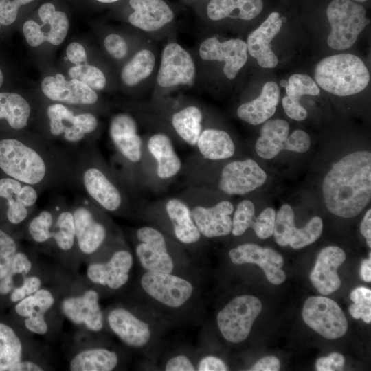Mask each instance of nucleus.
<instances>
[{"label": "nucleus", "mask_w": 371, "mask_h": 371, "mask_svg": "<svg viewBox=\"0 0 371 371\" xmlns=\"http://www.w3.org/2000/svg\"><path fill=\"white\" fill-rule=\"evenodd\" d=\"M25 228L26 236L37 251L53 257L65 269L78 272L81 262L71 207L58 203L44 209L32 215Z\"/></svg>", "instance_id": "obj_3"}, {"label": "nucleus", "mask_w": 371, "mask_h": 371, "mask_svg": "<svg viewBox=\"0 0 371 371\" xmlns=\"http://www.w3.org/2000/svg\"><path fill=\"white\" fill-rule=\"evenodd\" d=\"M61 268L58 264L56 267H51L40 262L25 277L23 282L12 291L8 297L10 302L14 304L34 293L45 285L52 282L58 276Z\"/></svg>", "instance_id": "obj_40"}, {"label": "nucleus", "mask_w": 371, "mask_h": 371, "mask_svg": "<svg viewBox=\"0 0 371 371\" xmlns=\"http://www.w3.org/2000/svg\"><path fill=\"white\" fill-rule=\"evenodd\" d=\"M109 135L118 153L128 161L136 164L142 156V139L135 119L126 113L114 115L109 124Z\"/></svg>", "instance_id": "obj_25"}, {"label": "nucleus", "mask_w": 371, "mask_h": 371, "mask_svg": "<svg viewBox=\"0 0 371 371\" xmlns=\"http://www.w3.org/2000/svg\"><path fill=\"white\" fill-rule=\"evenodd\" d=\"M3 76L2 71H1V70L0 69V87L3 84Z\"/></svg>", "instance_id": "obj_62"}, {"label": "nucleus", "mask_w": 371, "mask_h": 371, "mask_svg": "<svg viewBox=\"0 0 371 371\" xmlns=\"http://www.w3.org/2000/svg\"><path fill=\"white\" fill-rule=\"evenodd\" d=\"M106 330L115 335L126 346L134 350L146 348L153 338L150 324L131 308L113 305L104 310Z\"/></svg>", "instance_id": "obj_16"}, {"label": "nucleus", "mask_w": 371, "mask_h": 371, "mask_svg": "<svg viewBox=\"0 0 371 371\" xmlns=\"http://www.w3.org/2000/svg\"><path fill=\"white\" fill-rule=\"evenodd\" d=\"M344 357L338 352H332L328 357L319 358L315 363L317 370H342L345 364Z\"/></svg>", "instance_id": "obj_54"}, {"label": "nucleus", "mask_w": 371, "mask_h": 371, "mask_svg": "<svg viewBox=\"0 0 371 371\" xmlns=\"http://www.w3.org/2000/svg\"><path fill=\"white\" fill-rule=\"evenodd\" d=\"M32 335H22L8 324L0 322V371H11L23 360L46 357Z\"/></svg>", "instance_id": "obj_22"}, {"label": "nucleus", "mask_w": 371, "mask_h": 371, "mask_svg": "<svg viewBox=\"0 0 371 371\" xmlns=\"http://www.w3.org/2000/svg\"><path fill=\"white\" fill-rule=\"evenodd\" d=\"M30 116L31 106L23 97L14 93H0V120H5L12 129L26 127Z\"/></svg>", "instance_id": "obj_41"}, {"label": "nucleus", "mask_w": 371, "mask_h": 371, "mask_svg": "<svg viewBox=\"0 0 371 371\" xmlns=\"http://www.w3.org/2000/svg\"><path fill=\"white\" fill-rule=\"evenodd\" d=\"M139 284L150 299L171 309L185 306L194 294V285L190 281L172 273L145 271Z\"/></svg>", "instance_id": "obj_15"}, {"label": "nucleus", "mask_w": 371, "mask_h": 371, "mask_svg": "<svg viewBox=\"0 0 371 371\" xmlns=\"http://www.w3.org/2000/svg\"><path fill=\"white\" fill-rule=\"evenodd\" d=\"M129 5L133 12L128 22L147 34L162 30L175 19L174 12L164 0H129Z\"/></svg>", "instance_id": "obj_27"}, {"label": "nucleus", "mask_w": 371, "mask_h": 371, "mask_svg": "<svg viewBox=\"0 0 371 371\" xmlns=\"http://www.w3.org/2000/svg\"><path fill=\"white\" fill-rule=\"evenodd\" d=\"M355 1H358V2H363V1H366L367 0H354Z\"/></svg>", "instance_id": "obj_63"}, {"label": "nucleus", "mask_w": 371, "mask_h": 371, "mask_svg": "<svg viewBox=\"0 0 371 371\" xmlns=\"http://www.w3.org/2000/svg\"><path fill=\"white\" fill-rule=\"evenodd\" d=\"M41 90L49 100L69 105H93L97 103L96 92L76 79L66 80L60 74L46 76L41 82Z\"/></svg>", "instance_id": "obj_24"}, {"label": "nucleus", "mask_w": 371, "mask_h": 371, "mask_svg": "<svg viewBox=\"0 0 371 371\" xmlns=\"http://www.w3.org/2000/svg\"><path fill=\"white\" fill-rule=\"evenodd\" d=\"M280 368L279 359L274 356H267L258 360L249 370L278 371Z\"/></svg>", "instance_id": "obj_58"}, {"label": "nucleus", "mask_w": 371, "mask_h": 371, "mask_svg": "<svg viewBox=\"0 0 371 371\" xmlns=\"http://www.w3.org/2000/svg\"><path fill=\"white\" fill-rule=\"evenodd\" d=\"M65 270L62 267L55 280L14 304V313L29 335L53 339L60 333L65 317L60 300Z\"/></svg>", "instance_id": "obj_4"}, {"label": "nucleus", "mask_w": 371, "mask_h": 371, "mask_svg": "<svg viewBox=\"0 0 371 371\" xmlns=\"http://www.w3.org/2000/svg\"><path fill=\"white\" fill-rule=\"evenodd\" d=\"M311 146L309 135L300 129L295 130L289 137L286 150L296 153H304Z\"/></svg>", "instance_id": "obj_52"}, {"label": "nucleus", "mask_w": 371, "mask_h": 371, "mask_svg": "<svg viewBox=\"0 0 371 371\" xmlns=\"http://www.w3.org/2000/svg\"><path fill=\"white\" fill-rule=\"evenodd\" d=\"M246 42L240 38L224 41L216 36L203 40L198 48L199 58L204 62L223 63V71L229 80H234L248 59Z\"/></svg>", "instance_id": "obj_19"}, {"label": "nucleus", "mask_w": 371, "mask_h": 371, "mask_svg": "<svg viewBox=\"0 0 371 371\" xmlns=\"http://www.w3.org/2000/svg\"><path fill=\"white\" fill-rule=\"evenodd\" d=\"M289 124L282 119L266 121L256 142V151L262 158L271 159L286 150Z\"/></svg>", "instance_id": "obj_33"}, {"label": "nucleus", "mask_w": 371, "mask_h": 371, "mask_svg": "<svg viewBox=\"0 0 371 371\" xmlns=\"http://www.w3.org/2000/svg\"><path fill=\"white\" fill-rule=\"evenodd\" d=\"M80 262L87 264L106 256L116 246L112 244L109 222L92 201L76 202L71 207Z\"/></svg>", "instance_id": "obj_6"}, {"label": "nucleus", "mask_w": 371, "mask_h": 371, "mask_svg": "<svg viewBox=\"0 0 371 371\" xmlns=\"http://www.w3.org/2000/svg\"><path fill=\"white\" fill-rule=\"evenodd\" d=\"M285 87L286 95L297 100L305 95H318L320 91L317 83L313 78L304 74H295L291 76Z\"/></svg>", "instance_id": "obj_45"}, {"label": "nucleus", "mask_w": 371, "mask_h": 371, "mask_svg": "<svg viewBox=\"0 0 371 371\" xmlns=\"http://www.w3.org/2000/svg\"><path fill=\"white\" fill-rule=\"evenodd\" d=\"M276 215L273 208L267 207L256 217L251 228L258 238L265 239L273 235Z\"/></svg>", "instance_id": "obj_49"}, {"label": "nucleus", "mask_w": 371, "mask_h": 371, "mask_svg": "<svg viewBox=\"0 0 371 371\" xmlns=\"http://www.w3.org/2000/svg\"><path fill=\"white\" fill-rule=\"evenodd\" d=\"M99 2L104 3H111L116 2L119 0H97Z\"/></svg>", "instance_id": "obj_61"}, {"label": "nucleus", "mask_w": 371, "mask_h": 371, "mask_svg": "<svg viewBox=\"0 0 371 371\" xmlns=\"http://www.w3.org/2000/svg\"><path fill=\"white\" fill-rule=\"evenodd\" d=\"M196 145L204 158L213 161L229 158L235 153V145L230 135L221 129L203 130Z\"/></svg>", "instance_id": "obj_37"}, {"label": "nucleus", "mask_w": 371, "mask_h": 371, "mask_svg": "<svg viewBox=\"0 0 371 371\" xmlns=\"http://www.w3.org/2000/svg\"><path fill=\"white\" fill-rule=\"evenodd\" d=\"M157 64L155 52L147 47L142 48L123 66L121 80L127 87L139 85L152 76Z\"/></svg>", "instance_id": "obj_36"}, {"label": "nucleus", "mask_w": 371, "mask_h": 371, "mask_svg": "<svg viewBox=\"0 0 371 371\" xmlns=\"http://www.w3.org/2000/svg\"><path fill=\"white\" fill-rule=\"evenodd\" d=\"M283 19L277 12L271 13L247 38L248 53L263 68L271 69L278 65V57L271 49L270 43L280 31Z\"/></svg>", "instance_id": "obj_26"}, {"label": "nucleus", "mask_w": 371, "mask_h": 371, "mask_svg": "<svg viewBox=\"0 0 371 371\" xmlns=\"http://www.w3.org/2000/svg\"><path fill=\"white\" fill-rule=\"evenodd\" d=\"M322 191L325 204L333 214L352 218L371 198V153H351L333 164L325 176Z\"/></svg>", "instance_id": "obj_2"}, {"label": "nucleus", "mask_w": 371, "mask_h": 371, "mask_svg": "<svg viewBox=\"0 0 371 371\" xmlns=\"http://www.w3.org/2000/svg\"><path fill=\"white\" fill-rule=\"evenodd\" d=\"M76 157L48 142L0 139V170L38 190L74 182Z\"/></svg>", "instance_id": "obj_1"}, {"label": "nucleus", "mask_w": 371, "mask_h": 371, "mask_svg": "<svg viewBox=\"0 0 371 371\" xmlns=\"http://www.w3.org/2000/svg\"><path fill=\"white\" fill-rule=\"evenodd\" d=\"M345 260V252L336 246H328L319 253L310 280L319 293L328 295L339 289L341 280L337 269Z\"/></svg>", "instance_id": "obj_28"}, {"label": "nucleus", "mask_w": 371, "mask_h": 371, "mask_svg": "<svg viewBox=\"0 0 371 371\" xmlns=\"http://www.w3.org/2000/svg\"><path fill=\"white\" fill-rule=\"evenodd\" d=\"M304 322L313 330L328 339L344 336L348 322L344 311L333 300L324 296H312L304 302Z\"/></svg>", "instance_id": "obj_17"}, {"label": "nucleus", "mask_w": 371, "mask_h": 371, "mask_svg": "<svg viewBox=\"0 0 371 371\" xmlns=\"http://www.w3.org/2000/svg\"><path fill=\"white\" fill-rule=\"evenodd\" d=\"M266 179L265 172L254 160L234 161L223 168L218 187L229 195H244L261 187Z\"/></svg>", "instance_id": "obj_21"}, {"label": "nucleus", "mask_w": 371, "mask_h": 371, "mask_svg": "<svg viewBox=\"0 0 371 371\" xmlns=\"http://www.w3.org/2000/svg\"><path fill=\"white\" fill-rule=\"evenodd\" d=\"M295 227V215L293 208L284 204L276 215L273 236L278 245H289L292 230Z\"/></svg>", "instance_id": "obj_43"}, {"label": "nucleus", "mask_w": 371, "mask_h": 371, "mask_svg": "<svg viewBox=\"0 0 371 371\" xmlns=\"http://www.w3.org/2000/svg\"><path fill=\"white\" fill-rule=\"evenodd\" d=\"M137 243L135 246L137 260L145 271L171 273L175 262L170 255L166 238L158 229L142 226L135 232Z\"/></svg>", "instance_id": "obj_18"}, {"label": "nucleus", "mask_w": 371, "mask_h": 371, "mask_svg": "<svg viewBox=\"0 0 371 371\" xmlns=\"http://www.w3.org/2000/svg\"><path fill=\"white\" fill-rule=\"evenodd\" d=\"M360 232L366 238L367 245L371 247V210L369 209L364 215L361 223Z\"/></svg>", "instance_id": "obj_59"}, {"label": "nucleus", "mask_w": 371, "mask_h": 371, "mask_svg": "<svg viewBox=\"0 0 371 371\" xmlns=\"http://www.w3.org/2000/svg\"><path fill=\"white\" fill-rule=\"evenodd\" d=\"M67 58L75 65L87 63V54L84 47L77 43H70L66 49Z\"/></svg>", "instance_id": "obj_57"}, {"label": "nucleus", "mask_w": 371, "mask_h": 371, "mask_svg": "<svg viewBox=\"0 0 371 371\" xmlns=\"http://www.w3.org/2000/svg\"><path fill=\"white\" fill-rule=\"evenodd\" d=\"M255 207L249 200H243L238 203L232 218V233L238 236L251 227L255 221Z\"/></svg>", "instance_id": "obj_48"}, {"label": "nucleus", "mask_w": 371, "mask_h": 371, "mask_svg": "<svg viewBox=\"0 0 371 371\" xmlns=\"http://www.w3.org/2000/svg\"><path fill=\"white\" fill-rule=\"evenodd\" d=\"M23 183L6 176L0 178V198L5 201L7 220L14 225H26L32 216L33 211L24 205L21 198Z\"/></svg>", "instance_id": "obj_35"}, {"label": "nucleus", "mask_w": 371, "mask_h": 371, "mask_svg": "<svg viewBox=\"0 0 371 371\" xmlns=\"http://www.w3.org/2000/svg\"><path fill=\"white\" fill-rule=\"evenodd\" d=\"M100 294L78 272L66 269L62 279L60 306L65 319L78 330L102 334L106 330Z\"/></svg>", "instance_id": "obj_5"}, {"label": "nucleus", "mask_w": 371, "mask_h": 371, "mask_svg": "<svg viewBox=\"0 0 371 371\" xmlns=\"http://www.w3.org/2000/svg\"><path fill=\"white\" fill-rule=\"evenodd\" d=\"M279 100L278 85L274 82H267L263 85L260 95L240 104L236 114L240 120L251 125L262 124L275 113Z\"/></svg>", "instance_id": "obj_30"}, {"label": "nucleus", "mask_w": 371, "mask_h": 371, "mask_svg": "<svg viewBox=\"0 0 371 371\" xmlns=\"http://www.w3.org/2000/svg\"><path fill=\"white\" fill-rule=\"evenodd\" d=\"M147 147L157 161V175L160 179H170L180 171L181 161L168 135L164 133L152 135L148 140Z\"/></svg>", "instance_id": "obj_32"}, {"label": "nucleus", "mask_w": 371, "mask_h": 371, "mask_svg": "<svg viewBox=\"0 0 371 371\" xmlns=\"http://www.w3.org/2000/svg\"><path fill=\"white\" fill-rule=\"evenodd\" d=\"M101 335L78 329L67 358L68 370L113 371L122 367L123 355L104 341Z\"/></svg>", "instance_id": "obj_10"}, {"label": "nucleus", "mask_w": 371, "mask_h": 371, "mask_svg": "<svg viewBox=\"0 0 371 371\" xmlns=\"http://www.w3.org/2000/svg\"><path fill=\"white\" fill-rule=\"evenodd\" d=\"M166 214L172 224L175 238L181 243L190 245L198 242L201 234L191 214V210L182 200L169 199L166 204Z\"/></svg>", "instance_id": "obj_34"}, {"label": "nucleus", "mask_w": 371, "mask_h": 371, "mask_svg": "<svg viewBox=\"0 0 371 371\" xmlns=\"http://www.w3.org/2000/svg\"><path fill=\"white\" fill-rule=\"evenodd\" d=\"M229 257L236 265L251 263L258 265L265 272L267 280L273 284H280L286 279V274L281 269L284 259L273 249L262 248L253 243H245L230 249Z\"/></svg>", "instance_id": "obj_23"}, {"label": "nucleus", "mask_w": 371, "mask_h": 371, "mask_svg": "<svg viewBox=\"0 0 371 371\" xmlns=\"http://www.w3.org/2000/svg\"><path fill=\"white\" fill-rule=\"evenodd\" d=\"M326 14L331 27L327 43L336 50L351 47L368 23L365 8L351 0L332 1Z\"/></svg>", "instance_id": "obj_12"}, {"label": "nucleus", "mask_w": 371, "mask_h": 371, "mask_svg": "<svg viewBox=\"0 0 371 371\" xmlns=\"http://www.w3.org/2000/svg\"><path fill=\"white\" fill-rule=\"evenodd\" d=\"M354 304L350 306L349 313L355 319H361L366 323L371 322V291L359 286L350 293Z\"/></svg>", "instance_id": "obj_46"}, {"label": "nucleus", "mask_w": 371, "mask_h": 371, "mask_svg": "<svg viewBox=\"0 0 371 371\" xmlns=\"http://www.w3.org/2000/svg\"><path fill=\"white\" fill-rule=\"evenodd\" d=\"M42 22L39 25L34 20L23 24V32L27 43L37 47L45 41L58 45L65 40L69 30V21L64 12L56 10L52 3H45L38 9Z\"/></svg>", "instance_id": "obj_20"}, {"label": "nucleus", "mask_w": 371, "mask_h": 371, "mask_svg": "<svg viewBox=\"0 0 371 371\" xmlns=\"http://www.w3.org/2000/svg\"><path fill=\"white\" fill-rule=\"evenodd\" d=\"M322 231V218L315 216L304 227H293L289 245L295 249L305 247L315 242L320 237Z\"/></svg>", "instance_id": "obj_42"}, {"label": "nucleus", "mask_w": 371, "mask_h": 371, "mask_svg": "<svg viewBox=\"0 0 371 371\" xmlns=\"http://www.w3.org/2000/svg\"><path fill=\"white\" fill-rule=\"evenodd\" d=\"M166 371H195L196 365L186 355L180 354L170 357L164 366Z\"/></svg>", "instance_id": "obj_55"}, {"label": "nucleus", "mask_w": 371, "mask_h": 371, "mask_svg": "<svg viewBox=\"0 0 371 371\" xmlns=\"http://www.w3.org/2000/svg\"><path fill=\"white\" fill-rule=\"evenodd\" d=\"M233 211L231 202L222 201L210 207L196 206L191 210V214L201 235L211 238L231 233Z\"/></svg>", "instance_id": "obj_29"}, {"label": "nucleus", "mask_w": 371, "mask_h": 371, "mask_svg": "<svg viewBox=\"0 0 371 371\" xmlns=\"http://www.w3.org/2000/svg\"><path fill=\"white\" fill-rule=\"evenodd\" d=\"M46 115L50 137L63 144L62 149L64 151L77 156L88 149L82 144L85 145L87 137L95 132L98 126V120L93 114H76L63 104L54 103L47 106Z\"/></svg>", "instance_id": "obj_9"}, {"label": "nucleus", "mask_w": 371, "mask_h": 371, "mask_svg": "<svg viewBox=\"0 0 371 371\" xmlns=\"http://www.w3.org/2000/svg\"><path fill=\"white\" fill-rule=\"evenodd\" d=\"M19 245L16 239L0 228V280L10 272Z\"/></svg>", "instance_id": "obj_47"}, {"label": "nucleus", "mask_w": 371, "mask_h": 371, "mask_svg": "<svg viewBox=\"0 0 371 371\" xmlns=\"http://www.w3.org/2000/svg\"><path fill=\"white\" fill-rule=\"evenodd\" d=\"M262 8V0H210L206 14L212 21L227 18L249 21L256 18Z\"/></svg>", "instance_id": "obj_31"}, {"label": "nucleus", "mask_w": 371, "mask_h": 371, "mask_svg": "<svg viewBox=\"0 0 371 371\" xmlns=\"http://www.w3.org/2000/svg\"><path fill=\"white\" fill-rule=\"evenodd\" d=\"M104 46L107 53L117 60L124 59L128 53L126 40L117 34H108L104 40Z\"/></svg>", "instance_id": "obj_50"}, {"label": "nucleus", "mask_w": 371, "mask_h": 371, "mask_svg": "<svg viewBox=\"0 0 371 371\" xmlns=\"http://www.w3.org/2000/svg\"><path fill=\"white\" fill-rule=\"evenodd\" d=\"M197 68L191 54L179 43L171 41L163 47L157 65L156 85L162 89L191 86Z\"/></svg>", "instance_id": "obj_14"}, {"label": "nucleus", "mask_w": 371, "mask_h": 371, "mask_svg": "<svg viewBox=\"0 0 371 371\" xmlns=\"http://www.w3.org/2000/svg\"><path fill=\"white\" fill-rule=\"evenodd\" d=\"M74 183L102 210L117 213L122 208L124 196L121 190L96 161L90 148L76 157Z\"/></svg>", "instance_id": "obj_8"}, {"label": "nucleus", "mask_w": 371, "mask_h": 371, "mask_svg": "<svg viewBox=\"0 0 371 371\" xmlns=\"http://www.w3.org/2000/svg\"><path fill=\"white\" fill-rule=\"evenodd\" d=\"M198 371H226L227 364L219 357L213 355L202 357L196 365Z\"/></svg>", "instance_id": "obj_56"}, {"label": "nucleus", "mask_w": 371, "mask_h": 371, "mask_svg": "<svg viewBox=\"0 0 371 371\" xmlns=\"http://www.w3.org/2000/svg\"><path fill=\"white\" fill-rule=\"evenodd\" d=\"M37 252L34 248L17 251L10 272L0 280V296L9 297L12 291L39 265L41 262Z\"/></svg>", "instance_id": "obj_38"}, {"label": "nucleus", "mask_w": 371, "mask_h": 371, "mask_svg": "<svg viewBox=\"0 0 371 371\" xmlns=\"http://www.w3.org/2000/svg\"><path fill=\"white\" fill-rule=\"evenodd\" d=\"M203 120L201 109L196 105H189L173 113L171 124L184 142L195 146L203 131Z\"/></svg>", "instance_id": "obj_39"}, {"label": "nucleus", "mask_w": 371, "mask_h": 371, "mask_svg": "<svg viewBox=\"0 0 371 371\" xmlns=\"http://www.w3.org/2000/svg\"><path fill=\"white\" fill-rule=\"evenodd\" d=\"M68 74L71 79L80 80L94 91H101L104 89L106 78L104 73L97 67L82 64L71 67Z\"/></svg>", "instance_id": "obj_44"}, {"label": "nucleus", "mask_w": 371, "mask_h": 371, "mask_svg": "<svg viewBox=\"0 0 371 371\" xmlns=\"http://www.w3.org/2000/svg\"><path fill=\"white\" fill-rule=\"evenodd\" d=\"M282 103L285 113L290 118L302 121L307 117V111L300 104V100L286 95L282 98Z\"/></svg>", "instance_id": "obj_53"}, {"label": "nucleus", "mask_w": 371, "mask_h": 371, "mask_svg": "<svg viewBox=\"0 0 371 371\" xmlns=\"http://www.w3.org/2000/svg\"><path fill=\"white\" fill-rule=\"evenodd\" d=\"M361 277L365 282H370L371 281V258L364 259L361 265Z\"/></svg>", "instance_id": "obj_60"}, {"label": "nucleus", "mask_w": 371, "mask_h": 371, "mask_svg": "<svg viewBox=\"0 0 371 371\" xmlns=\"http://www.w3.org/2000/svg\"><path fill=\"white\" fill-rule=\"evenodd\" d=\"M1 24V23H0Z\"/></svg>", "instance_id": "obj_64"}, {"label": "nucleus", "mask_w": 371, "mask_h": 371, "mask_svg": "<svg viewBox=\"0 0 371 371\" xmlns=\"http://www.w3.org/2000/svg\"><path fill=\"white\" fill-rule=\"evenodd\" d=\"M34 0H0V23L12 24L16 19L19 8Z\"/></svg>", "instance_id": "obj_51"}, {"label": "nucleus", "mask_w": 371, "mask_h": 371, "mask_svg": "<svg viewBox=\"0 0 371 371\" xmlns=\"http://www.w3.org/2000/svg\"><path fill=\"white\" fill-rule=\"evenodd\" d=\"M262 308L261 302L254 295L233 298L217 314V326L223 337L233 344L245 340Z\"/></svg>", "instance_id": "obj_13"}, {"label": "nucleus", "mask_w": 371, "mask_h": 371, "mask_svg": "<svg viewBox=\"0 0 371 371\" xmlns=\"http://www.w3.org/2000/svg\"><path fill=\"white\" fill-rule=\"evenodd\" d=\"M315 80L324 91L348 96L363 91L370 74L361 59L351 54H339L322 59L315 68Z\"/></svg>", "instance_id": "obj_7"}, {"label": "nucleus", "mask_w": 371, "mask_h": 371, "mask_svg": "<svg viewBox=\"0 0 371 371\" xmlns=\"http://www.w3.org/2000/svg\"><path fill=\"white\" fill-rule=\"evenodd\" d=\"M133 265L132 253L118 245L104 258L87 263L84 276L100 296L114 293L128 284Z\"/></svg>", "instance_id": "obj_11"}]
</instances>
